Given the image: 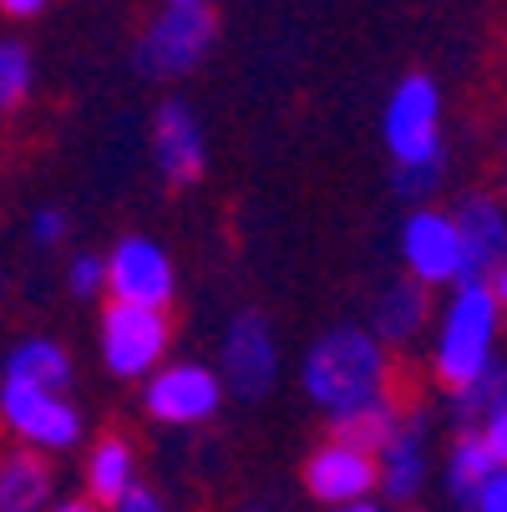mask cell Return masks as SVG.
<instances>
[{"label": "cell", "mask_w": 507, "mask_h": 512, "mask_svg": "<svg viewBox=\"0 0 507 512\" xmlns=\"http://www.w3.org/2000/svg\"><path fill=\"white\" fill-rule=\"evenodd\" d=\"M431 457H426V416L421 411H401L396 436L376 452V497H386L391 507H416L421 487H426Z\"/></svg>", "instance_id": "obj_14"}, {"label": "cell", "mask_w": 507, "mask_h": 512, "mask_svg": "<svg viewBox=\"0 0 507 512\" xmlns=\"http://www.w3.org/2000/svg\"><path fill=\"white\" fill-rule=\"evenodd\" d=\"M502 158H507V127H502Z\"/></svg>", "instance_id": "obj_36"}, {"label": "cell", "mask_w": 507, "mask_h": 512, "mask_svg": "<svg viewBox=\"0 0 507 512\" xmlns=\"http://www.w3.org/2000/svg\"><path fill=\"white\" fill-rule=\"evenodd\" d=\"M31 87H36V56H31V46L16 41V36H0V117L26 107Z\"/></svg>", "instance_id": "obj_21"}, {"label": "cell", "mask_w": 507, "mask_h": 512, "mask_svg": "<svg viewBox=\"0 0 507 512\" xmlns=\"http://www.w3.org/2000/svg\"><path fill=\"white\" fill-rule=\"evenodd\" d=\"M112 512H173V507H168V497H163V492H153V487H132Z\"/></svg>", "instance_id": "obj_28"}, {"label": "cell", "mask_w": 507, "mask_h": 512, "mask_svg": "<svg viewBox=\"0 0 507 512\" xmlns=\"http://www.w3.org/2000/svg\"><path fill=\"white\" fill-rule=\"evenodd\" d=\"M497 335H502V310L487 279L452 284L447 310L437 315V335H431V376L447 396H457L497 365Z\"/></svg>", "instance_id": "obj_2"}, {"label": "cell", "mask_w": 507, "mask_h": 512, "mask_svg": "<svg viewBox=\"0 0 507 512\" xmlns=\"http://www.w3.org/2000/svg\"><path fill=\"white\" fill-rule=\"evenodd\" d=\"M381 137L396 168H421V163H447V137H442V87L426 71H406L391 87L386 112H381Z\"/></svg>", "instance_id": "obj_4"}, {"label": "cell", "mask_w": 507, "mask_h": 512, "mask_svg": "<svg viewBox=\"0 0 507 512\" xmlns=\"http://www.w3.org/2000/svg\"><path fill=\"white\" fill-rule=\"evenodd\" d=\"M442 178H447V163H421V168H396L391 173V188H396V198L426 208V198L442 188Z\"/></svg>", "instance_id": "obj_24"}, {"label": "cell", "mask_w": 507, "mask_h": 512, "mask_svg": "<svg viewBox=\"0 0 507 512\" xmlns=\"http://www.w3.org/2000/svg\"><path fill=\"white\" fill-rule=\"evenodd\" d=\"M300 391L325 421L391 401V350L366 325H330L300 360Z\"/></svg>", "instance_id": "obj_1"}, {"label": "cell", "mask_w": 507, "mask_h": 512, "mask_svg": "<svg viewBox=\"0 0 507 512\" xmlns=\"http://www.w3.org/2000/svg\"><path fill=\"white\" fill-rule=\"evenodd\" d=\"M431 325V289L411 284V279H391L381 295H376V310H371V335L391 350V345H411L421 330Z\"/></svg>", "instance_id": "obj_18"}, {"label": "cell", "mask_w": 507, "mask_h": 512, "mask_svg": "<svg viewBox=\"0 0 507 512\" xmlns=\"http://www.w3.org/2000/svg\"><path fill=\"white\" fill-rule=\"evenodd\" d=\"M396 426H401L396 401H376V406H366V411H350V416L330 421V436H340V442H350V447H360V452L376 457L391 436H396Z\"/></svg>", "instance_id": "obj_20"}, {"label": "cell", "mask_w": 507, "mask_h": 512, "mask_svg": "<svg viewBox=\"0 0 507 512\" xmlns=\"http://www.w3.org/2000/svg\"><path fill=\"white\" fill-rule=\"evenodd\" d=\"M56 502V467L41 452H0V512H46Z\"/></svg>", "instance_id": "obj_16"}, {"label": "cell", "mask_w": 507, "mask_h": 512, "mask_svg": "<svg viewBox=\"0 0 507 512\" xmlns=\"http://www.w3.org/2000/svg\"><path fill=\"white\" fill-rule=\"evenodd\" d=\"M497 203H502V208H507V178H502V193H497Z\"/></svg>", "instance_id": "obj_34"}, {"label": "cell", "mask_w": 507, "mask_h": 512, "mask_svg": "<svg viewBox=\"0 0 507 512\" xmlns=\"http://www.w3.org/2000/svg\"><path fill=\"white\" fill-rule=\"evenodd\" d=\"M0 300H6V274H0Z\"/></svg>", "instance_id": "obj_35"}, {"label": "cell", "mask_w": 507, "mask_h": 512, "mask_svg": "<svg viewBox=\"0 0 507 512\" xmlns=\"http://www.w3.org/2000/svg\"><path fill=\"white\" fill-rule=\"evenodd\" d=\"M213 41H219V21L208 6H163L148 26H142L132 46V66L148 82H183L208 61Z\"/></svg>", "instance_id": "obj_3"}, {"label": "cell", "mask_w": 507, "mask_h": 512, "mask_svg": "<svg viewBox=\"0 0 507 512\" xmlns=\"http://www.w3.org/2000/svg\"><path fill=\"white\" fill-rule=\"evenodd\" d=\"M66 295L77 300V305H92V300H102L107 295V259L102 254H71V264H66Z\"/></svg>", "instance_id": "obj_23"}, {"label": "cell", "mask_w": 507, "mask_h": 512, "mask_svg": "<svg viewBox=\"0 0 507 512\" xmlns=\"http://www.w3.org/2000/svg\"><path fill=\"white\" fill-rule=\"evenodd\" d=\"M173 325L168 310H137V305H107L97 320V350L107 376L117 381H148L168 360Z\"/></svg>", "instance_id": "obj_6"}, {"label": "cell", "mask_w": 507, "mask_h": 512, "mask_svg": "<svg viewBox=\"0 0 507 512\" xmlns=\"http://www.w3.org/2000/svg\"><path fill=\"white\" fill-rule=\"evenodd\" d=\"M396 512H426V507H396Z\"/></svg>", "instance_id": "obj_37"}, {"label": "cell", "mask_w": 507, "mask_h": 512, "mask_svg": "<svg viewBox=\"0 0 507 512\" xmlns=\"http://www.w3.org/2000/svg\"><path fill=\"white\" fill-rule=\"evenodd\" d=\"M330 512H386V507L371 497V502H350V507H330Z\"/></svg>", "instance_id": "obj_32"}, {"label": "cell", "mask_w": 507, "mask_h": 512, "mask_svg": "<svg viewBox=\"0 0 507 512\" xmlns=\"http://www.w3.org/2000/svg\"><path fill=\"white\" fill-rule=\"evenodd\" d=\"M305 492L320 502V507H350V502H371L376 497V457L360 452L340 436H325V442L305 457V472H300Z\"/></svg>", "instance_id": "obj_12"}, {"label": "cell", "mask_w": 507, "mask_h": 512, "mask_svg": "<svg viewBox=\"0 0 507 512\" xmlns=\"http://www.w3.org/2000/svg\"><path fill=\"white\" fill-rule=\"evenodd\" d=\"M452 229L462 249V279H492V269L507 259V208L497 203V193L457 198Z\"/></svg>", "instance_id": "obj_13"}, {"label": "cell", "mask_w": 507, "mask_h": 512, "mask_svg": "<svg viewBox=\"0 0 507 512\" xmlns=\"http://www.w3.org/2000/svg\"><path fill=\"white\" fill-rule=\"evenodd\" d=\"M502 396H507V365L497 360L492 371H482L472 386H462V391L452 396V411L462 416V426H472V431H477V426H482V416H487Z\"/></svg>", "instance_id": "obj_22"}, {"label": "cell", "mask_w": 507, "mask_h": 512, "mask_svg": "<svg viewBox=\"0 0 507 512\" xmlns=\"http://www.w3.org/2000/svg\"><path fill=\"white\" fill-rule=\"evenodd\" d=\"M0 426L16 436V447L41 452V457H61L82 447L87 416L66 391H41V386H16L0 381Z\"/></svg>", "instance_id": "obj_5"}, {"label": "cell", "mask_w": 507, "mask_h": 512, "mask_svg": "<svg viewBox=\"0 0 507 512\" xmlns=\"http://www.w3.org/2000/svg\"><path fill=\"white\" fill-rule=\"evenodd\" d=\"M107 305H137V310H168L178 295V264L168 244L153 234H122L107 254Z\"/></svg>", "instance_id": "obj_7"}, {"label": "cell", "mask_w": 507, "mask_h": 512, "mask_svg": "<svg viewBox=\"0 0 507 512\" xmlns=\"http://www.w3.org/2000/svg\"><path fill=\"white\" fill-rule=\"evenodd\" d=\"M249 512H269V507H249Z\"/></svg>", "instance_id": "obj_38"}, {"label": "cell", "mask_w": 507, "mask_h": 512, "mask_svg": "<svg viewBox=\"0 0 507 512\" xmlns=\"http://www.w3.org/2000/svg\"><path fill=\"white\" fill-rule=\"evenodd\" d=\"M66 239H71V218H66V208L46 203V208L31 213V244H36V249H61Z\"/></svg>", "instance_id": "obj_25"}, {"label": "cell", "mask_w": 507, "mask_h": 512, "mask_svg": "<svg viewBox=\"0 0 507 512\" xmlns=\"http://www.w3.org/2000/svg\"><path fill=\"white\" fill-rule=\"evenodd\" d=\"M82 482H87V502H97L102 512H112L132 487H142L137 477V447L127 436L107 431L87 447V462H82Z\"/></svg>", "instance_id": "obj_15"}, {"label": "cell", "mask_w": 507, "mask_h": 512, "mask_svg": "<svg viewBox=\"0 0 507 512\" xmlns=\"http://www.w3.org/2000/svg\"><path fill=\"white\" fill-rule=\"evenodd\" d=\"M163 6H208V0H163Z\"/></svg>", "instance_id": "obj_33"}, {"label": "cell", "mask_w": 507, "mask_h": 512, "mask_svg": "<svg viewBox=\"0 0 507 512\" xmlns=\"http://www.w3.org/2000/svg\"><path fill=\"white\" fill-rule=\"evenodd\" d=\"M77 365H71V350L56 335H26L6 350V365H0V381L16 386H41V391H66Z\"/></svg>", "instance_id": "obj_17"}, {"label": "cell", "mask_w": 507, "mask_h": 512, "mask_svg": "<svg viewBox=\"0 0 507 512\" xmlns=\"http://www.w3.org/2000/svg\"><path fill=\"white\" fill-rule=\"evenodd\" d=\"M224 381L203 360H163L142 381V411L158 426H203L224 411Z\"/></svg>", "instance_id": "obj_8"}, {"label": "cell", "mask_w": 507, "mask_h": 512, "mask_svg": "<svg viewBox=\"0 0 507 512\" xmlns=\"http://www.w3.org/2000/svg\"><path fill=\"white\" fill-rule=\"evenodd\" d=\"M467 512H507V467H497V472L482 482V492L467 502Z\"/></svg>", "instance_id": "obj_27"}, {"label": "cell", "mask_w": 507, "mask_h": 512, "mask_svg": "<svg viewBox=\"0 0 507 512\" xmlns=\"http://www.w3.org/2000/svg\"><path fill=\"white\" fill-rule=\"evenodd\" d=\"M219 381L229 396L239 401H264L274 386H279V340H274V325L269 315L259 310H239L229 325H224V340H219Z\"/></svg>", "instance_id": "obj_9"}, {"label": "cell", "mask_w": 507, "mask_h": 512, "mask_svg": "<svg viewBox=\"0 0 507 512\" xmlns=\"http://www.w3.org/2000/svg\"><path fill=\"white\" fill-rule=\"evenodd\" d=\"M46 512H102L97 502H87V497H56Z\"/></svg>", "instance_id": "obj_31"}, {"label": "cell", "mask_w": 507, "mask_h": 512, "mask_svg": "<svg viewBox=\"0 0 507 512\" xmlns=\"http://www.w3.org/2000/svg\"><path fill=\"white\" fill-rule=\"evenodd\" d=\"M487 289H492V300H497V310H502V325H507V259H502V264L492 269Z\"/></svg>", "instance_id": "obj_30"}, {"label": "cell", "mask_w": 507, "mask_h": 512, "mask_svg": "<svg viewBox=\"0 0 507 512\" xmlns=\"http://www.w3.org/2000/svg\"><path fill=\"white\" fill-rule=\"evenodd\" d=\"M148 148H153V168L163 173V183H173V188L203 183V173H208V132H203V117L183 97L158 102Z\"/></svg>", "instance_id": "obj_11"}, {"label": "cell", "mask_w": 507, "mask_h": 512, "mask_svg": "<svg viewBox=\"0 0 507 512\" xmlns=\"http://www.w3.org/2000/svg\"><path fill=\"white\" fill-rule=\"evenodd\" d=\"M406 279L421 289H452L462 284V249H457V229H452V213L447 208H416L406 213V224L396 234Z\"/></svg>", "instance_id": "obj_10"}, {"label": "cell", "mask_w": 507, "mask_h": 512, "mask_svg": "<svg viewBox=\"0 0 507 512\" xmlns=\"http://www.w3.org/2000/svg\"><path fill=\"white\" fill-rule=\"evenodd\" d=\"M477 431H482V442L492 447V457L507 467V396H502V401L482 416V426H477Z\"/></svg>", "instance_id": "obj_26"}, {"label": "cell", "mask_w": 507, "mask_h": 512, "mask_svg": "<svg viewBox=\"0 0 507 512\" xmlns=\"http://www.w3.org/2000/svg\"><path fill=\"white\" fill-rule=\"evenodd\" d=\"M497 467H502V462H497V457H492V447L482 442V431L462 426V431L452 436V447H447V472H442V477H447V497L467 507Z\"/></svg>", "instance_id": "obj_19"}, {"label": "cell", "mask_w": 507, "mask_h": 512, "mask_svg": "<svg viewBox=\"0 0 507 512\" xmlns=\"http://www.w3.org/2000/svg\"><path fill=\"white\" fill-rule=\"evenodd\" d=\"M46 6H51V0H0V16H11V21H36Z\"/></svg>", "instance_id": "obj_29"}]
</instances>
